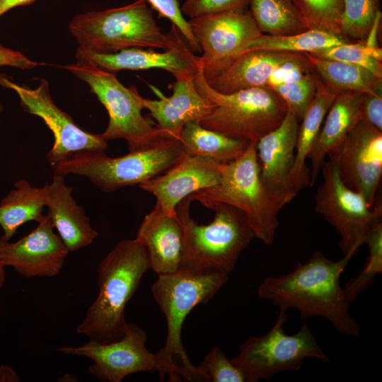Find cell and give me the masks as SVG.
I'll list each match as a JSON object with an SVG mask.
<instances>
[{
	"label": "cell",
	"instance_id": "34",
	"mask_svg": "<svg viewBox=\"0 0 382 382\" xmlns=\"http://www.w3.org/2000/svg\"><path fill=\"white\" fill-rule=\"evenodd\" d=\"M311 54L357 65L382 78V50L379 47H369L364 43L347 42L327 47Z\"/></svg>",
	"mask_w": 382,
	"mask_h": 382
},
{
	"label": "cell",
	"instance_id": "9",
	"mask_svg": "<svg viewBox=\"0 0 382 382\" xmlns=\"http://www.w3.org/2000/svg\"><path fill=\"white\" fill-rule=\"evenodd\" d=\"M194 79L198 91L214 104L200 124L226 136L256 144L277 127L287 112L284 101L268 86L221 93L209 86L200 67Z\"/></svg>",
	"mask_w": 382,
	"mask_h": 382
},
{
	"label": "cell",
	"instance_id": "39",
	"mask_svg": "<svg viewBox=\"0 0 382 382\" xmlns=\"http://www.w3.org/2000/svg\"><path fill=\"white\" fill-rule=\"evenodd\" d=\"M359 120L382 132V88L366 95L361 104Z\"/></svg>",
	"mask_w": 382,
	"mask_h": 382
},
{
	"label": "cell",
	"instance_id": "38",
	"mask_svg": "<svg viewBox=\"0 0 382 382\" xmlns=\"http://www.w3.org/2000/svg\"><path fill=\"white\" fill-rule=\"evenodd\" d=\"M248 0H185L180 8L184 16L193 18L248 8Z\"/></svg>",
	"mask_w": 382,
	"mask_h": 382
},
{
	"label": "cell",
	"instance_id": "20",
	"mask_svg": "<svg viewBox=\"0 0 382 382\" xmlns=\"http://www.w3.org/2000/svg\"><path fill=\"white\" fill-rule=\"evenodd\" d=\"M195 76L175 79L170 96H165L150 86L159 99L142 98L144 108L149 111L157 127L168 137L179 139L187 123L200 121L213 110L214 104L197 88Z\"/></svg>",
	"mask_w": 382,
	"mask_h": 382
},
{
	"label": "cell",
	"instance_id": "19",
	"mask_svg": "<svg viewBox=\"0 0 382 382\" xmlns=\"http://www.w3.org/2000/svg\"><path fill=\"white\" fill-rule=\"evenodd\" d=\"M77 50L100 67L109 71L161 69L175 79L195 76L199 68V56L195 55L180 34L176 43L163 52L152 48L132 47L113 53H97Z\"/></svg>",
	"mask_w": 382,
	"mask_h": 382
},
{
	"label": "cell",
	"instance_id": "46",
	"mask_svg": "<svg viewBox=\"0 0 382 382\" xmlns=\"http://www.w3.org/2000/svg\"><path fill=\"white\" fill-rule=\"evenodd\" d=\"M3 110H4V105H3V104L0 102V116H1V113H2V112H3Z\"/></svg>",
	"mask_w": 382,
	"mask_h": 382
},
{
	"label": "cell",
	"instance_id": "37",
	"mask_svg": "<svg viewBox=\"0 0 382 382\" xmlns=\"http://www.w3.org/2000/svg\"><path fill=\"white\" fill-rule=\"evenodd\" d=\"M151 8L155 10L159 18H165L171 22L180 33L192 52H201L190 29L188 21L181 11L179 0H146Z\"/></svg>",
	"mask_w": 382,
	"mask_h": 382
},
{
	"label": "cell",
	"instance_id": "42",
	"mask_svg": "<svg viewBox=\"0 0 382 382\" xmlns=\"http://www.w3.org/2000/svg\"><path fill=\"white\" fill-rule=\"evenodd\" d=\"M36 0H0V17L17 6L33 4Z\"/></svg>",
	"mask_w": 382,
	"mask_h": 382
},
{
	"label": "cell",
	"instance_id": "44",
	"mask_svg": "<svg viewBox=\"0 0 382 382\" xmlns=\"http://www.w3.org/2000/svg\"><path fill=\"white\" fill-rule=\"evenodd\" d=\"M76 378L70 374H65L62 375L58 380V381H63V382H73L76 381Z\"/></svg>",
	"mask_w": 382,
	"mask_h": 382
},
{
	"label": "cell",
	"instance_id": "21",
	"mask_svg": "<svg viewBox=\"0 0 382 382\" xmlns=\"http://www.w3.org/2000/svg\"><path fill=\"white\" fill-rule=\"evenodd\" d=\"M307 63L308 61L305 53L267 50H249L207 83L221 93L267 86L280 70Z\"/></svg>",
	"mask_w": 382,
	"mask_h": 382
},
{
	"label": "cell",
	"instance_id": "29",
	"mask_svg": "<svg viewBox=\"0 0 382 382\" xmlns=\"http://www.w3.org/2000/svg\"><path fill=\"white\" fill-rule=\"evenodd\" d=\"M248 8L263 35H288L308 29L294 0H248Z\"/></svg>",
	"mask_w": 382,
	"mask_h": 382
},
{
	"label": "cell",
	"instance_id": "40",
	"mask_svg": "<svg viewBox=\"0 0 382 382\" xmlns=\"http://www.w3.org/2000/svg\"><path fill=\"white\" fill-rule=\"evenodd\" d=\"M39 65L22 52L6 47L0 49V66H11L20 69H33Z\"/></svg>",
	"mask_w": 382,
	"mask_h": 382
},
{
	"label": "cell",
	"instance_id": "2",
	"mask_svg": "<svg viewBox=\"0 0 382 382\" xmlns=\"http://www.w3.org/2000/svg\"><path fill=\"white\" fill-rule=\"evenodd\" d=\"M228 274L218 271H190L158 275L151 292L165 315L167 335L163 347L156 353L159 379L168 375L170 381H179L180 376L190 381H204L197 366L190 361L181 341L184 321L198 304L212 299L228 281Z\"/></svg>",
	"mask_w": 382,
	"mask_h": 382
},
{
	"label": "cell",
	"instance_id": "1",
	"mask_svg": "<svg viewBox=\"0 0 382 382\" xmlns=\"http://www.w3.org/2000/svg\"><path fill=\"white\" fill-rule=\"evenodd\" d=\"M351 259L343 256L337 260L315 251L305 263H298L291 272L268 277L257 289L259 297L269 300L286 311L295 308L306 319L319 316L328 320L340 334L357 337L360 326L350 315L340 278Z\"/></svg>",
	"mask_w": 382,
	"mask_h": 382
},
{
	"label": "cell",
	"instance_id": "23",
	"mask_svg": "<svg viewBox=\"0 0 382 382\" xmlns=\"http://www.w3.org/2000/svg\"><path fill=\"white\" fill-rule=\"evenodd\" d=\"M47 215L69 252L93 243L98 233L95 230L82 207L77 204L73 188L66 185L64 177L54 173L52 180L46 184Z\"/></svg>",
	"mask_w": 382,
	"mask_h": 382
},
{
	"label": "cell",
	"instance_id": "16",
	"mask_svg": "<svg viewBox=\"0 0 382 382\" xmlns=\"http://www.w3.org/2000/svg\"><path fill=\"white\" fill-rule=\"evenodd\" d=\"M299 125L288 110L279 126L256 143L261 181L279 210L299 192L293 178Z\"/></svg>",
	"mask_w": 382,
	"mask_h": 382
},
{
	"label": "cell",
	"instance_id": "26",
	"mask_svg": "<svg viewBox=\"0 0 382 382\" xmlns=\"http://www.w3.org/2000/svg\"><path fill=\"white\" fill-rule=\"evenodd\" d=\"M47 202L46 185L42 187L32 186L28 181L20 180L0 202V226L3 231L1 240L8 241L23 224L39 222L45 216Z\"/></svg>",
	"mask_w": 382,
	"mask_h": 382
},
{
	"label": "cell",
	"instance_id": "35",
	"mask_svg": "<svg viewBox=\"0 0 382 382\" xmlns=\"http://www.w3.org/2000/svg\"><path fill=\"white\" fill-rule=\"evenodd\" d=\"M308 29H318L341 37L342 0H294ZM343 38V37H342Z\"/></svg>",
	"mask_w": 382,
	"mask_h": 382
},
{
	"label": "cell",
	"instance_id": "7",
	"mask_svg": "<svg viewBox=\"0 0 382 382\" xmlns=\"http://www.w3.org/2000/svg\"><path fill=\"white\" fill-rule=\"evenodd\" d=\"M220 170L217 185L190 195L188 200L197 201L210 209L218 204L238 209L245 214L255 238L267 245H272L280 210L261 181L256 144L250 142L238 158L221 163Z\"/></svg>",
	"mask_w": 382,
	"mask_h": 382
},
{
	"label": "cell",
	"instance_id": "25",
	"mask_svg": "<svg viewBox=\"0 0 382 382\" xmlns=\"http://www.w3.org/2000/svg\"><path fill=\"white\" fill-rule=\"evenodd\" d=\"M337 94L326 87L316 74L315 96L299 122L296 138L293 178L299 191L311 186L310 169L306 163V160L320 129L326 113Z\"/></svg>",
	"mask_w": 382,
	"mask_h": 382
},
{
	"label": "cell",
	"instance_id": "32",
	"mask_svg": "<svg viewBox=\"0 0 382 382\" xmlns=\"http://www.w3.org/2000/svg\"><path fill=\"white\" fill-rule=\"evenodd\" d=\"M286 103L287 108L301 122L311 105L316 90V74L311 69L294 78L271 81L267 86Z\"/></svg>",
	"mask_w": 382,
	"mask_h": 382
},
{
	"label": "cell",
	"instance_id": "5",
	"mask_svg": "<svg viewBox=\"0 0 382 382\" xmlns=\"http://www.w3.org/2000/svg\"><path fill=\"white\" fill-rule=\"evenodd\" d=\"M190 203L186 197L175 209L183 231L181 270L229 274L242 251L255 238L245 214L232 206L218 204L212 209L213 220L199 224L190 216Z\"/></svg>",
	"mask_w": 382,
	"mask_h": 382
},
{
	"label": "cell",
	"instance_id": "36",
	"mask_svg": "<svg viewBox=\"0 0 382 382\" xmlns=\"http://www.w3.org/2000/svg\"><path fill=\"white\" fill-rule=\"evenodd\" d=\"M197 368L204 381L248 382L245 374L217 346L210 350Z\"/></svg>",
	"mask_w": 382,
	"mask_h": 382
},
{
	"label": "cell",
	"instance_id": "18",
	"mask_svg": "<svg viewBox=\"0 0 382 382\" xmlns=\"http://www.w3.org/2000/svg\"><path fill=\"white\" fill-rule=\"evenodd\" d=\"M220 164L209 158L186 155L161 175L139 185L152 194L163 212L176 214L178 204L190 195L217 185Z\"/></svg>",
	"mask_w": 382,
	"mask_h": 382
},
{
	"label": "cell",
	"instance_id": "27",
	"mask_svg": "<svg viewBox=\"0 0 382 382\" xmlns=\"http://www.w3.org/2000/svg\"><path fill=\"white\" fill-rule=\"evenodd\" d=\"M179 140L186 155L209 158L218 163H226L238 158L250 143L205 128L199 120L187 123Z\"/></svg>",
	"mask_w": 382,
	"mask_h": 382
},
{
	"label": "cell",
	"instance_id": "31",
	"mask_svg": "<svg viewBox=\"0 0 382 382\" xmlns=\"http://www.w3.org/2000/svg\"><path fill=\"white\" fill-rule=\"evenodd\" d=\"M369 256L363 269L345 284L344 291L351 304L372 284L377 274L382 273V220L377 219L369 228L364 241Z\"/></svg>",
	"mask_w": 382,
	"mask_h": 382
},
{
	"label": "cell",
	"instance_id": "43",
	"mask_svg": "<svg viewBox=\"0 0 382 382\" xmlns=\"http://www.w3.org/2000/svg\"><path fill=\"white\" fill-rule=\"evenodd\" d=\"M20 378L16 371L7 365L0 366V382H18Z\"/></svg>",
	"mask_w": 382,
	"mask_h": 382
},
{
	"label": "cell",
	"instance_id": "6",
	"mask_svg": "<svg viewBox=\"0 0 382 382\" xmlns=\"http://www.w3.org/2000/svg\"><path fill=\"white\" fill-rule=\"evenodd\" d=\"M186 154L179 139L164 137L144 148L117 157L102 151L84 150L69 155L53 167L54 173L89 179L105 192L141 185L165 173Z\"/></svg>",
	"mask_w": 382,
	"mask_h": 382
},
{
	"label": "cell",
	"instance_id": "14",
	"mask_svg": "<svg viewBox=\"0 0 382 382\" xmlns=\"http://www.w3.org/2000/svg\"><path fill=\"white\" fill-rule=\"evenodd\" d=\"M146 340L141 328L128 323L125 335L117 340L108 343L89 340L79 346L60 347L59 351L91 359L93 364L88 372L98 380L120 382L130 374L158 371L156 354L146 348Z\"/></svg>",
	"mask_w": 382,
	"mask_h": 382
},
{
	"label": "cell",
	"instance_id": "11",
	"mask_svg": "<svg viewBox=\"0 0 382 382\" xmlns=\"http://www.w3.org/2000/svg\"><path fill=\"white\" fill-rule=\"evenodd\" d=\"M320 172L323 180L316 194L315 210L335 228L343 256L351 259L364 245L373 223L382 216L381 203L372 207L361 194L345 185L332 156Z\"/></svg>",
	"mask_w": 382,
	"mask_h": 382
},
{
	"label": "cell",
	"instance_id": "22",
	"mask_svg": "<svg viewBox=\"0 0 382 382\" xmlns=\"http://www.w3.org/2000/svg\"><path fill=\"white\" fill-rule=\"evenodd\" d=\"M136 238L146 248L150 267L158 275L181 270L183 231L176 214H166L155 204L145 215Z\"/></svg>",
	"mask_w": 382,
	"mask_h": 382
},
{
	"label": "cell",
	"instance_id": "8",
	"mask_svg": "<svg viewBox=\"0 0 382 382\" xmlns=\"http://www.w3.org/2000/svg\"><path fill=\"white\" fill-rule=\"evenodd\" d=\"M76 61L62 67L84 81L105 107L108 124L101 133L105 140L124 139L135 151L168 137L141 111L142 98L134 86L126 87L116 75L95 64L76 50Z\"/></svg>",
	"mask_w": 382,
	"mask_h": 382
},
{
	"label": "cell",
	"instance_id": "12",
	"mask_svg": "<svg viewBox=\"0 0 382 382\" xmlns=\"http://www.w3.org/2000/svg\"><path fill=\"white\" fill-rule=\"evenodd\" d=\"M187 21L201 50L199 67L207 81L220 74L263 35L248 8Z\"/></svg>",
	"mask_w": 382,
	"mask_h": 382
},
{
	"label": "cell",
	"instance_id": "10",
	"mask_svg": "<svg viewBox=\"0 0 382 382\" xmlns=\"http://www.w3.org/2000/svg\"><path fill=\"white\" fill-rule=\"evenodd\" d=\"M286 321V311L279 310L272 328L262 336L248 338L232 359L248 382L269 380L282 371H298L306 358L330 362L306 323L295 334L287 335L283 328Z\"/></svg>",
	"mask_w": 382,
	"mask_h": 382
},
{
	"label": "cell",
	"instance_id": "4",
	"mask_svg": "<svg viewBox=\"0 0 382 382\" xmlns=\"http://www.w3.org/2000/svg\"><path fill=\"white\" fill-rule=\"evenodd\" d=\"M69 29L79 47L97 53L132 47L167 50L176 43L180 34L173 25L170 33H163L146 0L76 14L69 22Z\"/></svg>",
	"mask_w": 382,
	"mask_h": 382
},
{
	"label": "cell",
	"instance_id": "17",
	"mask_svg": "<svg viewBox=\"0 0 382 382\" xmlns=\"http://www.w3.org/2000/svg\"><path fill=\"white\" fill-rule=\"evenodd\" d=\"M37 223V227L15 242L0 239V261L25 278L53 277L60 272L69 251L54 232L47 214Z\"/></svg>",
	"mask_w": 382,
	"mask_h": 382
},
{
	"label": "cell",
	"instance_id": "24",
	"mask_svg": "<svg viewBox=\"0 0 382 382\" xmlns=\"http://www.w3.org/2000/svg\"><path fill=\"white\" fill-rule=\"evenodd\" d=\"M366 95L357 92H342L337 95L332 103L307 157L311 165V186L320 174L326 156L341 145L359 121L360 107Z\"/></svg>",
	"mask_w": 382,
	"mask_h": 382
},
{
	"label": "cell",
	"instance_id": "13",
	"mask_svg": "<svg viewBox=\"0 0 382 382\" xmlns=\"http://www.w3.org/2000/svg\"><path fill=\"white\" fill-rule=\"evenodd\" d=\"M0 87L11 89L19 98L23 110L40 117L54 136V144L47 159L53 168L69 155L80 151H104L108 141L101 134H93L78 126L72 117L61 110L50 94V83L41 79L35 88L23 86L0 73Z\"/></svg>",
	"mask_w": 382,
	"mask_h": 382
},
{
	"label": "cell",
	"instance_id": "33",
	"mask_svg": "<svg viewBox=\"0 0 382 382\" xmlns=\"http://www.w3.org/2000/svg\"><path fill=\"white\" fill-rule=\"evenodd\" d=\"M381 0H342L340 21L342 37L364 42L380 10Z\"/></svg>",
	"mask_w": 382,
	"mask_h": 382
},
{
	"label": "cell",
	"instance_id": "15",
	"mask_svg": "<svg viewBox=\"0 0 382 382\" xmlns=\"http://www.w3.org/2000/svg\"><path fill=\"white\" fill-rule=\"evenodd\" d=\"M328 156L335 159L345 185L374 207L382 177V132L359 120Z\"/></svg>",
	"mask_w": 382,
	"mask_h": 382
},
{
	"label": "cell",
	"instance_id": "28",
	"mask_svg": "<svg viewBox=\"0 0 382 382\" xmlns=\"http://www.w3.org/2000/svg\"><path fill=\"white\" fill-rule=\"evenodd\" d=\"M322 83L332 91L371 94L382 88V78L352 64L323 59L305 53Z\"/></svg>",
	"mask_w": 382,
	"mask_h": 382
},
{
	"label": "cell",
	"instance_id": "45",
	"mask_svg": "<svg viewBox=\"0 0 382 382\" xmlns=\"http://www.w3.org/2000/svg\"><path fill=\"white\" fill-rule=\"evenodd\" d=\"M4 266L0 261V288L4 285L5 282V271Z\"/></svg>",
	"mask_w": 382,
	"mask_h": 382
},
{
	"label": "cell",
	"instance_id": "41",
	"mask_svg": "<svg viewBox=\"0 0 382 382\" xmlns=\"http://www.w3.org/2000/svg\"><path fill=\"white\" fill-rule=\"evenodd\" d=\"M381 11L376 14L373 24L369 31V33L363 42L364 44L369 47H378V31L381 21Z\"/></svg>",
	"mask_w": 382,
	"mask_h": 382
},
{
	"label": "cell",
	"instance_id": "3",
	"mask_svg": "<svg viewBox=\"0 0 382 382\" xmlns=\"http://www.w3.org/2000/svg\"><path fill=\"white\" fill-rule=\"evenodd\" d=\"M150 269L147 251L136 238L118 242L98 265V293L77 333L99 343L122 338L128 325L125 306Z\"/></svg>",
	"mask_w": 382,
	"mask_h": 382
},
{
	"label": "cell",
	"instance_id": "47",
	"mask_svg": "<svg viewBox=\"0 0 382 382\" xmlns=\"http://www.w3.org/2000/svg\"><path fill=\"white\" fill-rule=\"evenodd\" d=\"M3 47H4V46L2 45H1V43H0V49H1Z\"/></svg>",
	"mask_w": 382,
	"mask_h": 382
},
{
	"label": "cell",
	"instance_id": "30",
	"mask_svg": "<svg viewBox=\"0 0 382 382\" xmlns=\"http://www.w3.org/2000/svg\"><path fill=\"white\" fill-rule=\"evenodd\" d=\"M347 42H349L336 34L318 29H308L302 33L288 35H262L250 42L247 51L267 50L311 54Z\"/></svg>",
	"mask_w": 382,
	"mask_h": 382
}]
</instances>
